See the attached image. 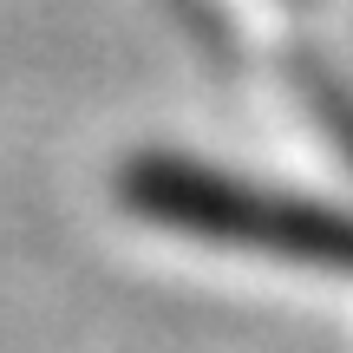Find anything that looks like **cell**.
<instances>
[{
	"instance_id": "1",
	"label": "cell",
	"mask_w": 353,
	"mask_h": 353,
	"mask_svg": "<svg viewBox=\"0 0 353 353\" xmlns=\"http://www.w3.org/2000/svg\"><path fill=\"white\" fill-rule=\"evenodd\" d=\"M125 196L151 223L183 229L196 242L275 255V262H307V268H341L353 275V216L327 210L307 196H275V190L223 183L196 164H138L125 176Z\"/></svg>"
}]
</instances>
